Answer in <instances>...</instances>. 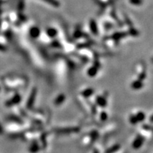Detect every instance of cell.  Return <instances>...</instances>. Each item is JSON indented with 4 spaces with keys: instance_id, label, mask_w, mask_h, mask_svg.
I'll return each mask as SVG.
<instances>
[{
    "instance_id": "8",
    "label": "cell",
    "mask_w": 153,
    "mask_h": 153,
    "mask_svg": "<svg viewBox=\"0 0 153 153\" xmlns=\"http://www.w3.org/2000/svg\"><path fill=\"white\" fill-rule=\"evenodd\" d=\"M129 34L133 35V36H137V35H139V32H138V30L131 28L129 30Z\"/></svg>"
},
{
    "instance_id": "2",
    "label": "cell",
    "mask_w": 153,
    "mask_h": 153,
    "mask_svg": "<svg viewBox=\"0 0 153 153\" xmlns=\"http://www.w3.org/2000/svg\"><path fill=\"white\" fill-rule=\"evenodd\" d=\"M89 27H90V30L92 32L93 34L97 35L99 31H98V26L97 24H96V21L94 19H91L89 21Z\"/></svg>"
},
{
    "instance_id": "5",
    "label": "cell",
    "mask_w": 153,
    "mask_h": 153,
    "mask_svg": "<svg viewBox=\"0 0 153 153\" xmlns=\"http://www.w3.org/2000/svg\"><path fill=\"white\" fill-rule=\"evenodd\" d=\"M43 1H46V3L51 4L54 7H59L60 6V3L57 0H43Z\"/></svg>"
},
{
    "instance_id": "12",
    "label": "cell",
    "mask_w": 153,
    "mask_h": 153,
    "mask_svg": "<svg viewBox=\"0 0 153 153\" xmlns=\"http://www.w3.org/2000/svg\"><path fill=\"white\" fill-rule=\"evenodd\" d=\"M6 51V48L4 47L3 45L0 44V51Z\"/></svg>"
},
{
    "instance_id": "6",
    "label": "cell",
    "mask_w": 153,
    "mask_h": 153,
    "mask_svg": "<svg viewBox=\"0 0 153 153\" xmlns=\"http://www.w3.org/2000/svg\"><path fill=\"white\" fill-rule=\"evenodd\" d=\"M19 100H20V97H19V95H16V96H14L13 99H12L11 100H9V101H8L7 104H6V105L11 106V105H13V104H17V103L19 102Z\"/></svg>"
},
{
    "instance_id": "11",
    "label": "cell",
    "mask_w": 153,
    "mask_h": 153,
    "mask_svg": "<svg viewBox=\"0 0 153 153\" xmlns=\"http://www.w3.org/2000/svg\"><path fill=\"white\" fill-rule=\"evenodd\" d=\"M141 84H142L141 82H136L133 84V87H134L135 88H139L142 86Z\"/></svg>"
},
{
    "instance_id": "10",
    "label": "cell",
    "mask_w": 153,
    "mask_h": 153,
    "mask_svg": "<svg viewBox=\"0 0 153 153\" xmlns=\"http://www.w3.org/2000/svg\"><path fill=\"white\" fill-rule=\"evenodd\" d=\"M82 35V33L80 30H77L75 32V33H74V37H75V38H80Z\"/></svg>"
},
{
    "instance_id": "16",
    "label": "cell",
    "mask_w": 153,
    "mask_h": 153,
    "mask_svg": "<svg viewBox=\"0 0 153 153\" xmlns=\"http://www.w3.org/2000/svg\"><path fill=\"white\" fill-rule=\"evenodd\" d=\"M152 62H153V58H152Z\"/></svg>"
},
{
    "instance_id": "15",
    "label": "cell",
    "mask_w": 153,
    "mask_h": 153,
    "mask_svg": "<svg viewBox=\"0 0 153 153\" xmlns=\"http://www.w3.org/2000/svg\"><path fill=\"white\" fill-rule=\"evenodd\" d=\"M152 120H153V116H152Z\"/></svg>"
},
{
    "instance_id": "14",
    "label": "cell",
    "mask_w": 153,
    "mask_h": 153,
    "mask_svg": "<svg viewBox=\"0 0 153 153\" xmlns=\"http://www.w3.org/2000/svg\"><path fill=\"white\" fill-rule=\"evenodd\" d=\"M3 132V129H2V127L1 126V125H0V134H1Z\"/></svg>"
},
{
    "instance_id": "7",
    "label": "cell",
    "mask_w": 153,
    "mask_h": 153,
    "mask_svg": "<svg viewBox=\"0 0 153 153\" xmlns=\"http://www.w3.org/2000/svg\"><path fill=\"white\" fill-rule=\"evenodd\" d=\"M97 70H98L97 67H91V68L90 69V70H89V72H88L89 75H90V76H94V75H96V72H97Z\"/></svg>"
},
{
    "instance_id": "1",
    "label": "cell",
    "mask_w": 153,
    "mask_h": 153,
    "mask_svg": "<svg viewBox=\"0 0 153 153\" xmlns=\"http://www.w3.org/2000/svg\"><path fill=\"white\" fill-rule=\"evenodd\" d=\"M29 33L32 38H36L39 36L40 34H41V30H40L39 28H38V27L33 26L30 29Z\"/></svg>"
},
{
    "instance_id": "4",
    "label": "cell",
    "mask_w": 153,
    "mask_h": 153,
    "mask_svg": "<svg viewBox=\"0 0 153 153\" xmlns=\"http://www.w3.org/2000/svg\"><path fill=\"white\" fill-rule=\"evenodd\" d=\"M46 33L50 38H55L57 35V30L54 28H48L46 30Z\"/></svg>"
},
{
    "instance_id": "3",
    "label": "cell",
    "mask_w": 153,
    "mask_h": 153,
    "mask_svg": "<svg viewBox=\"0 0 153 153\" xmlns=\"http://www.w3.org/2000/svg\"><path fill=\"white\" fill-rule=\"evenodd\" d=\"M127 35H128V33H125V32H117V33H115L113 35L112 38L114 40L118 41V40H120V38L125 37Z\"/></svg>"
},
{
    "instance_id": "9",
    "label": "cell",
    "mask_w": 153,
    "mask_h": 153,
    "mask_svg": "<svg viewBox=\"0 0 153 153\" xmlns=\"http://www.w3.org/2000/svg\"><path fill=\"white\" fill-rule=\"evenodd\" d=\"M129 1L132 4L136 6L141 5V4H143V0H129Z\"/></svg>"
},
{
    "instance_id": "13",
    "label": "cell",
    "mask_w": 153,
    "mask_h": 153,
    "mask_svg": "<svg viewBox=\"0 0 153 153\" xmlns=\"http://www.w3.org/2000/svg\"><path fill=\"white\" fill-rule=\"evenodd\" d=\"M53 45H55V47H60V45L58 43H57V42H56V41H55L54 43H53Z\"/></svg>"
}]
</instances>
